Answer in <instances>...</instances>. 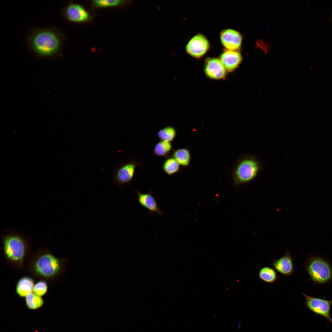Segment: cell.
<instances>
[{
    "instance_id": "cell-20",
    "label": "cell",
    "mask_w": 332,
    "mask_h": 332,
    "mask_svg": "<svg viewBox=\"0 0 332 332\" xmlns=\"http://www.w3.org/2000/svg\"><path fill=\"white\" fill-rule=\"evenodd\" d=\"M162 168L168 176H172L178 172L180 170V165L173 157H169L164 161Z\"/></svg>"
},
{
    "instance_id": "cell-22",
    "label": "cell",
    "mask_w": 332,
    "mask_h": 332,
    "mask_svg": "<svg viewBox=\"0 0 332 332\" xmlns=\"http://www.w3.org/2000/svg\"><path fill=\"white\" fill-rule=\"evenodd\" d=\"M48 289V285L46 281L41 280L35 284L33 292L37 295L42 297L46 293Z\"/></svg>"
},
{
    "instance_id": "cell-2",
    "label": "cell",
    "mask_w": 332,
    "mask_h": 332,
    "mask_svg": "<svg viewBox=\"0 0 332 332\" xmlns=\"http://www.w3.org/2000/svg\"><path fill=\"white\" fill-rule=\"evenodd\" d=\"M28 46L38 57L52 58L61 54L63 37L55 28H36L30 32L27 38Z\"/></svg>"
},
{
    "instance_id": "cell-21",
    "label": "cell",
    "mask_w": 332,
    "mask_h": 332,
    "mask_svg": "<svg viewBox=\"0 0 332 332\" xmlns=\"http://www.w3.org/2000/svg\"><path fill=\"white\" fill-rule=\"evenodd\" d=\"M25 298L26 305L28 308L31 310L38 309L44 304V300L42 297L37 295L33 292Z\"/></svg>"
},
{
    "instance_id": "cell-11",
    "label": "cell",
    "mask_w": 332,
    "mask_h": 332,
    "mask_svg": "<svg viewBox=\"0 0 332 332\" xmlns=\"http://www.w3.org/2000/svg\"><path fill=\"white\" fill-rule=\"evenodd\" d=\"M136 200L142 207L148 210V213L152 215L156 214L161 216L163 215V212L159 207L157 201L152 195V191H149L147 193H142L136 190Z\"/></svg>"
},
{
    "instance_id": "cell-23",
    "label": "cell",
    "mask_w": 332,
    "mask_h": 332,
    "mask_svg": "<svg viewBox=\"0 0 332 332\" xmlns=\"http://www.w3.org/2000/svg\"><path fill=\"white\" fill-rule=\"evenodd\" d=\"M122 1L119 0H94L93 3L99 7H107L116 6L121 3Z\"/></svg>"
},
{
    "instance_id": "cell-18",
    "label": "cell",
    "mask_w": 332,
    "mask_h": 332,
    "mask_svg": "<svg viewBox=\"0 0 332 332\" xmlns=\"http://www.w3.org/2000/svg\"><path fill=\"white\" fill-rule=\"evenodd\" d=\"M172 149L171 142L160 140L155 145L153 153L156 156L167 158L169 157V155Z\"/></svg>"
},
{
    "instance_id": "cell-17",
    "label": "cell",
    "mask_w": 332,
    "mask_h": 332,
    "mask_svg": "<svg viewBox=\"0 0 332 332\" xmlns=\"http://www.w3.org/2000/svg\"><path fill=\"white\" fill-rule=\"evenodd\" d=\"M171 157L174 158L180 165L185 167L189 165L191 159L189 151L186 148L173 150Z\"/></svg>"
},
{
    "instance_id": "cell-12",
    "label": "cell",
    "mask_w": 332,
    "mask_h": 332,
    "mask_svg": "<svg viewBox=\"0 0 332 332\" xmlns=\"http://www.w3.org/2000/svg\"><path fill=\"white\" fill-rule=\"evenodd\" d=\"M271 262L274 269L284 276H291L294 272V266L293 259L290 254L287 251L282 257Z\"/></svg>"
},
{
    "instance_id": "cell-14",
    "label": "cell",
    "mask_w": 332,
    "mask_h": 332,
    "mask_svg": "<svg viewBox=\"0 0 332 332\" xmlns=\"http://www.w3.org/2000/svg\"><path fill=\"white\" fill-rule=\"evenodd\" d=\"M219 59L227 71L232 72L239 67L242 57L239 51L226 50L221 54Z\"/></svg>"
},
{
    "instance_id": "cell-3",
    "label": "cell",
    "mask_w": 332,
    "mask_h": 332,
    "mask_svg": "<svg viewBox=\"0 0 332 332\" xmlns=\"http://www.w3.org/2000/svg\"><path fill=\"white\" fill-rule=\"evenodd\" d=\"M3 250L6 260L10 266L22 270L24 261L30 247L26 240L20 235L8 232L2 237Z\"/></svg>"
},
{
    "instance_id": "cell-9",
    "label": "cell",
    "mask_w": 332,
    "mask_h": 332,
    "mask_svg": "<svg viewBox=\"0 0 332 332\" xmlns=\"http://www.w3.org/2000/svg\"><path fill=\"white\" fill-rule=\"evenodd\" d=\"M204 72L209 78L221 80L225 79L227 71L219 59L215 57H208L205 62Z\"/></svg>"
},
{
    "instance_id": "cell-5",
    "label": "cell",
    "mask_w": 332,
    "mask_h": 332,
    "mask_svg": "<svg viewBox=\"0 0 332 332\" xmlns=\"http://www.w3.org/2000/svg\"><path fill=\"white\" fill-rule=\"evenodd\" d=\"M304 268L310 279L320 284L329 282L332 277V269L329 263L322 258L312 256L309 258Z\"/></svg>"
},
{
    "instance_id": "cell-4",
    "label": "cell",
    "mask_w": 332,
    "mask_h": 332,
    "mask_svg": "<svg viewBox=\"0 0 332 332\" xmlns=\"http://www.w3.org/2000/svg\"><path fill=\"white\" fill-rule=\"evenodd\" d=\"M261 168L260 162L255 156H245L240 160L234 170L235 183L239 185L253 180L257 176Z\"/></svg>"
},
{
    "instance_id": "cell-19",
    "label": "cell",
    "mask_w": 332,
    "mask_h": 332,
    "mask_svg": "<svg viewBox=\"0 0 332 332\" xmlns=\"http://www.w3.org/2000/svg\"><path fill=\"white\" fill-rule=\"evenodd\" d=\"M176 134V128L172 126H168L159 130L157 136L160 140L171 142L175 139Z\"/></svg>"
},
{
    "instance_id": "cell-13",
    "label": "cell",
    "mask_w": 332,
    "mask_h": 332,
    "mask_svg": "<svg viewBox=\"0 0 332 332\" xmlns=\"http://www.w3.org/2000/svg\"><path fill=\"white\" fill-rule=\"evenodd\" d=\"M64 13L66 18L73 22H84L89 19L87 11L81 5L75 4L68 5L65 7Z\"/></svg>"
},
{
    "instance_id": "cell-6",
    "label": "cell",
    "mask_w": 332,
    "mask_h": 332,
    "mask_svg": "<svg viewBox=\"0 0 332 332\" xmlns=\"http://www.w3.org/2000/svg\"><path fill=\"white\" fill-rule=\"evenodd\" d=\"M137 159L129 160L124 162L114 171L113 182L118 187L124 186L132 182L133 180L136 168L140 166Z\"/></svg>"
},
{
    "instance_id": "cell-7",
    "label": "cell",
    "mask_w": 332,
    "mask_h": 332,
    "mask_svg": "<svg viewBox=\"0 0 332 332\" xmlns=\"http://www.w3.org/2000/svg\"><path fill=\"white\" fill-rule=\"evenodd\" d=\"M301 293L304 298L306 307L315 314L325 318L332 324L330 313L332 300L314 297L302 292Z\"/></svg>"
},
{
    "instance_id": "cell-8",
    "label": "cell",
    "mask_w": 332,
    "mask_h": 332,
    "mask_svg": "<svg viewBox=\"0 0 332 332\" xmlns=\"http://www.w3.org/2000/svg\"><path fill=\"white\" fill-rule=\"evenodd\" d=\"M210 44L207 38L203 34H198L192 38L186 46L187 52L196 58L204 56L208 51Z\"/></svg>"
},
{
    "instance_id": "cell-15",
    "label": "cell",
    "mask_w": 332,
    "mask_h": 332,
    "mask_svg": "<svg viewBox=\"0 0 332 332\" xmlns=\"http://www.w3.org/2000/svg\"><path fill=\"white\" fill-rule=\"evenodd\" d=\"M34 280L28 276L22 277L18 281L16 286V292L21 298L26 297L32 293L35 285Z\"/></svg>"
},
{
    "instance_id": "cell-1",
    "label": "cell",
    "mask_w": 332,
    "mask_h": 332,
    "mask_svg": "<svg viewBox=\"0 0 332 332\" xmlns=\"http://www.w3.org/2000/svg\"><path fill=\"white\" fill-rule=\"evenodd\" d=\"M29 257L27 269L34 277L54 282L64 274L68 260L57 258L49 249H40Z\"/></svg>"
},
{
    "instance_id": "cell-10",
    "label": "cell",
    "mask_w": 332,
    "mask_h": 332,
    "mask_svg": "<svg viewBox=\"0 0 332 332\" xmlns=\"http://www.w3.org/2000/svg\"><path fill=\"white\" fill-rule=\"evenodd\" d=\"M222 44L226 50L239 51L241 45L242 36L237 31L231 29L223 30L220 34Z\"/></svg>"
},
{
    "instance_id": "cell-16",
    "label": "cell",
    "mask_w": 332,
    "mask_h": 332,
    "mask_svg": "<svg viewBox=\"0 0 332 332\" xmlns=\"http://www.w3.org/2000/svg\"><path fill=\"white\" fill-rule=\"evenodd\" d=\"M258 277L260 280L268 284L273 283L278 279L275 269L268 266L264 267L260 270Z\"/></svg>"
}]
</instances>
